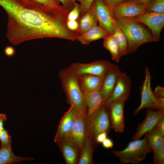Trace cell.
<instances>
[{
    "mask_svg": "<svg viewBox=\"0 0 164 164\" xmlns=\"http://www.w3.org/2000/svg\"><path fill=\"white\" fill-rule=\"evenodd\" d=\"M136 3L145 6L152 0H132Z\"/></svg>",
    "mask_w": 164,
    "mask_h": 164,
    "instance_id": "b9f144b4",
    "label": "cell"
},
{
    "mask_svg": "<svg viewBox=\"0 0 164 164\" xmlns=\"http://www.w3.org/2000/svg\"><path fill=\"white\" fill-rule=\"evenodd\" d=\"M131 86V80L130 77L125 73L121 72L112 93L105 101V104L116 100L125 102L129 97Z\"/></svg>",
    "mask_w": 164,
    "mask_h": 164,
    "instance_id": "9c48e42d",
    "label": "cell"
},
{
    "mask_svg": "<svg viewBox=\"0 0 164 164\" xmlns=\"http://www.w3.org/2000/svg\"><path fill=\"white\" fill-rule=\"evenodd\" d=\"M94 0H82L80 4V17L88 10Z\"/></svg>",
    "mask_w": 164,
    "mask_h": 164,
    "instance_id": "1f68e13d",
    "label": "cell"
},
{
    "mask_svg": "<svg viewBox=\"0 0 164 164\" xmlns=\"http://www.w3.org/2000/svg\"><path fill=\"white\" fill-rule=\"evenodd\" d=\"M77 112L74 107L70 105L68 110L64 113L60 121L54 138L55 142L56 143L68 137L73 124Z\"/></svg>",
    "mask_w": 164,
    "mask_h": 164,
    "instance_id": "9a60e30c",
    "label": "cell"
},
{
    "mask_svg": "<svg viewBox=\"0 0 164 164\" xmlns=\"http://www.w3.org/2000/svg\"><path fill=\"white\" fill-rule=\"evenodd\" d=\"M59 75L68 102L77 111H86L85 95L79 86L77 77L70 67L60 71Z\"/></svg>",
    "mask_w": 164,
    "mask_h": 164,
    "instance_id": "3957f363",
    "label": "cell"
},
{
    "mask_svg": "<svg viewBox=\"0 0 164 164\" xmlns=\"http://www.w3.org/2000/svg\"><path fill=\"white\" fill-rule=\"evenodd\" d=\"M115 19L132 18L145 12V6L138 4L129 0L111 9Z\"/></svg>",
    "mask_w": 164,
    "mask_h": 164,
    "instance_id": "5bb4252c",
    "label": "cell"
},
{
    "mask_svg": "<svg viewBox=\"0 0 164 164\" xmlns=\"http://www.w3.org/2000/svg\"><path fill=\"white\" fill-rule=\"evenodd\" d=\"M82 0H75L76 1H78L80 3L81 2Z\"/></svg>",
    "mask_w": 164,
    "mask_h": 164,
    "instance_id": "7bdbcfd3",
    "label": "cell"
},
{
    "mask_svg": "<svg viewBox=\"0 0 164 164\" xmlns=\"http://www.w3.org/2000/svg\"><path fill=\"white\" fill-rule=\"evenodd\" d=\"M127 41L128 53H135L142 44L156 42L151 33L142 23L130 18L116 19Z\"/></svg>",
    "mask_w": 164,
    "mask_h": 164,
    "instance_id": "7a4b0ae2",
    "label": "cell"
},
{
    "mask_svg": "<svg viewBox=\"0 0 164 164\" xmlns=\"http://www.w3.org/2000/svg\"><path fill=\"white\" fill-rule=\"evenodd\" d=\"M153 91L156 98H164V87L158 85Z\"/></svg>",
    "mask_w": 164,
    "mask_h": 164,
    "instance_id": "8d00e7d4",
    "label": "cell"
},
{
    "mask_svg": "<svg viewBox=\"0 0 164 164\" xmlns=\"http://www.w3.org/2000/svg\"><path fill=\"white\" fill-rule=\"evenodd\" d=\"M104 77L89 74H84L78 76V82L82 92L85 95L91 91H100Z\"/></svg>",
    "mask_w": 164,
    "mask_h": 164,
    "instance_id": "e0dca14e",
    "label": "cell"
},
{
    "mask_svg": "<svg viewBox=\"0 0 164 164\" xmlns=\"http://www.w3.org/2000/svg\"><path fill=\"white\" fill-rule=\"evenodd\" d=\"M145 135H146L148 143L153 152L159 150L164 145V136L157 132L154 128Z\"/></svg>",
    "mask_w": 164,
    "mask_h": 164,
    "instance_id": "d4e9b609",
    "label": "cell"
},
{
    "mask_svg": "<svg viewBox=\"0 0 164 164\" xmlns=\"http://www.w3.org/2000/svg\"><path fill=\"white\" fill-rule=\"evenodd\" d=\"M108 132H104L98 134L95 138V140L97 143H102L107 138Z\"/></svg>",
    "mask_w": 164,
    "mask_h": 164,
    "instance_id": "74e56055",
    "label": "cell"
},
{
    "mask_svg": "<svg viewBox=\"0 0 164 164\" xmlns=\"http://www.w3.org/2000/svg\"><path fill=\"white\" fill-rule=\"evenodd\" d=\"M110 35L108 32L99 25H97L85 32L79 35L77 40L82 44L88 45L94 41L104 39Z\"/></svg>",
    "mask_w": 164,
    "mask_h": 164,
    "instance_id": "d6986e66",
    "label": "cell"
},
{
    "mask_svg": "<svg viewBox=\"0 0 164 164\" xmlns=\"http://www.w3.org/2000/svg\"><path fill=\"white\" fill-rule=\"evenodd\" d=\"M128 0H125V2L127 1H128Z\"/></svg>",
    "mask_w": 164,
    "mask_h": 164,
    "instance_id": "ee69618b",
    "label": "cell"
},
{
    "mask_svg": "<svg viewBox=\"0 0 164 164\" xmlns=\"http://www.w3.org/2000/svg\"><path fill=\"white\" fill-rule=\"evenodd\" d=\"M94 151L91 139L86 137L83 143L78 163L91 164L93 163L92 155Z\"/></svg>",
    "mask_w": 164,
    "mask_h": 164,
    "instance_id": "603a6c76",
    "label": "cell"
},
{
    "mask_svg": "<svg viewBox=\"0 0 164 164\" xmlns=\"http://www.w3.org/2000/svg\"><path fill=\"white\" fill-rule=\"evenodd\" d=\"M91 5L95 10L99 25L112 35L117 22L111 9L102 0H94Z\"/></svg>",
    "mask_w": 164,
    "mask_h": 164,
    "instance_id": "52a82bcc",
    "label": "cell"
},
{
    "mask_svg": "<svg viewBox=\"0 0 164 164\" xmlns=\"http://www.w3.org/2000/svg\"><path fill=\"white\" fill-rule=\"evenodd\" d=\"M146 114L145 118L138 125L132 140L140 139L154 128L158 121L164 117V110L154 111L151 108H147Z\"/></svg>",
    "mask_w": 164,
    "mask_h": 164,
    "instance_id": "4fadbf2b",
    "label": "cell"
},
{
    "mask_svg": "<svg viewBox=\"0 0 164 164\" xmlns=\"http://www.w3.org/2000/svg\"><path fill=\"white\" fill-rule=\"evenodd\" d=\"M155 130L162 136H164V117L162 118L154 127Z\"/></svg>",
    "mask_w": 164,
    "mask_h": 164,
    "instance_id": "d6a6232c",
    "label": "cell"
},
{
    "mask_svg": "<svg viewBox=\"0 0 164 164\" xmlns=\"http://www.w3.org/2000/svg\"><path fill=\"white\" fill-rule=\"evenodd\" d=\"M154 164H164V145L159 150L154 152Z\"/></svg>",
    "mask_w": 164,
    "mask_h": 164,
    "instance_id": "f546056e",
    "label": "cell"
},
{
    "mask_svg": "<svg viewBox=\"0 0 164 164\" xmlns=\"http://www.w3.org/2000/svg\"><path fill=\"white\" fill-rule=\"evenodd\" d=\"M152 151L145 135L143 139L132 140L130 142L124 149L114 150L112 152L122 163L137 164L145 159L147 155Z\"/></svg>",
    "mask_w": 164,
    "mask_h": 164,
    "instance_id": "277c9868",
    "label": "cell"
},
{
    "mask_svg": "<svg viewBox=\"0 0 164 164\" xmlns=\"http://www.w3.org/2000/svg\"><path fill=\"white\" fill-rule=\"evenodd\" d=\"M56 143L60 149L66 163L75 164L78 158V150H80L77 146L67 138Z\"/></svg>",
    "mask_w": 164,
    "mask_h": 164,
    "instance_id": "ac0fdd59",
    "label": "cell"
},
{
    "mask_svg": "<svg viewBox=\"0 0 164 164\" xmlns=\"http://www.w3.org/2000/svg\"><path fill=\"white\" fill-rule=\"evenodd\" d=\"M87 116L86 111H77L72 127L67 138L77 146L80 151L86 137L85 119Z\"/></svg>",
    "mask_w": 164,
    "mask_h": 164,
    "instance_id": "7c38bea8",
    "label": "cell"
},
{
    "mask_svg": "<svg viewBox=\"0 0 164 164\" xmlns=\"http://www.w3.org/2000/svg\"><path fill=\"white\" fill-rule=\"evenodd\" d=\"M145 79L141 91V100L139 105L135 109L133 114H137L144 108L155 110L157 98L155 97L151 86V75L147 67L145 69Z\"/></svg>",
    "mask_w": 164,
    "mask_h": 164,
    "instance_id": "30bf717a",
    "label": "cell"
},
{
    "mask_svg": "<svg viewBox=\"0 0 164 164\" xmlns=\"http://www.w3.org/2000/svg\"><path fill=\"white\" fill-rule=\"evenodd\" d=\"M112 64L108 60H99L86 63H74L70 67L77 77L84 74L104 77Z\"/></svg>",
    "mask_w": 164,
    "mask_h": 164,
    "instance_id": "8992f818",
    "label": "cell"
},
{
    "mask_svg": "<svg viewBox=\"0 0 164 164\" xmlns=\"http://www.w3.org/2000/svg\"><path fill=\"white\" fill-rule=\"evenodd\" d=\"M121 72L117 65L112 64L105 76L101 87L99 91L104 101L112 93L118 76Z\"/></svg>",
    "mask_w": 164,
    "mask_h": 164,
    "instance_id": "2e32d148",
    "label": "cell"
},
{
    "mask_svg": "<svg viewBox=\"0 0 164 164\" xmlns=\"http://www.w3.org/2000/svg\"><path fill=\"white\" fill-rule=\"evenodd\" d=\"M102 146L107 149H111L114 146V143L113 141L109 138H107L101 143Z\"/></svg>",
    "mask_w": 164,
    "mask_h": 164,
    "instance_id": "f35d334b",
    "label": "cell"
},
{
    "mask_svg": "<svg viewBox=\"0 0 164 164\" xmlns=\"http://www.w3.org/2000/svg\"><path fill=\"white\" fill-rule=\"evenodd\" d=\"M104 46L110 52L111 59L118 63L122 55L118 46L112 35H109L103 39Z\"/></svg>",
    "mask_w": 164,
    "mask_h": 164,
    "instance_id": "cb8c5ba5",
    "label": "cell"
},
{
    "mask_svg": "<svg viewBox=\"0 0 164 164\" xmlns=\"http://www.w3.org/2000/svg\"><path fill=\"white\" fill-rule=\"evenodd\" d=\"M69 12L73 8L76 2L75 0H59Z\"/></svg>",
    "mask_w": 164,
    "mask_h": 164,
    "instance_id": "836d02e7",
    "label": "cell"
},
{
    "mask_svg": "<svg viewBox=\"0 0 164 164\" xmlns=\"http://www.w3.org/2000/svg\"><path fill=\"white\" fill-rule=\"evenodd\" d=\"M86 137L91 139L95 138L99 134L104 132H108L111 128L108 111L105 104L99 109L85 119Z\"/></svg>",
    "mask_w": 164,
    "mask_h": 164,
    "instance_id": "5b68a950",
    "label": "cell"
},
{
    "mask_svg": "<svg viewBox=\"0 0 164 164\" xmlns=\"http://www.w3.org/2000/svg\"><path fill=\"white\" fill-rule=\"evenodd\" d=\"M148 26L156 42L159 41L161 32L164 27V13L145 12L136 17L130 18Z\"/></svg>",
    "mask_w": 164,
    "mask_h": 164,
    "instance_id": "ba28073f",
    "label": "cell"
},
{
    "mask_svg": "<svg viewBox=\"0 0 164 164\" xmlns=\"http://www.w3.org/2000/svg\"><path fill=\"white\" fill-rule=\"evenodd\" d=\"M102 1L111 9L124 2L125 0H102Z\"/></svg>",
    "mask_w": 164,
    "mask_h": 164,
    "instance_id": "e575fe53",
    "label": "cell"
},
{
    "mask_svg": "<svg viewBox=\"0 0 164 164\" xmlns=\"http://www.w3.org/2000/svg\"><path fill=\"white\" fill-rule=\"evenodd\" d=\"M34 159L32 158L16 155L12 150V145L0 147V164L19 163L24 161Z\"/></svg>",
    "mask_w": 164,
    "mask_h": 164,
    "instance_id": "7402d4cb",
    "label": "cell"
},
{
    "mask_svg": "<svg viewBox=\"0 0 164 164\" xmlns=\"http://www.w3.org/2000/svg\"><path fill=\"white\" fill-rule=\"evenodd\" d=\"M80 4L76 2L74 7L68 14L67 20H78L80 17Z\"/></svg>",
    "mask_w": 164,
    "mask_h": 164,
    "instance_id": "f1b7e54d",
    "label": "cell"
},
{
    "mask_svg": "<svg viewBox=\"0 0 164 164\" xmlns=\"http://www.w3.org/2000/svg\"><path fill=\"white\" fill-rule=\"evenodd\" d=\"M4 52L6 56H12L15 53V50L14 47L11 46H8L5 47Z\"/></svg>",
    "mask_w": 164,
    "mask_h": 164,
    "instance_id": "ab89813d",
    "label": "cell"
},
{
    "mask_svg": "<svg viewBox=\"0 0 164 164\" xmlns=\"http://www.w3.org/2000/svg\"><path fill=\"white\" fill-rule=\"evenodd\" d=\"M87 116H89L105 104L104 100L99 91H93L85 95Z\"/></svg>",
    "mask_w": 164,
    "mask_h": 164,
    "instance_id": "ffe728a7",
    "label": "cell"
},
{
    "mask_svg": "<svg viewBox=\"0 0 164 164\" xmlns=\"http://www.w3.org/2000/svg\"><path fill=\"white\" fill-rule=\"evenodd\" d=\"M0 147L12 145L11 136L9 134L8 131L4 128L0 132Z\"/></svg>",
    "mask_w": 164,
    "mask_h": 164,
    "instance_id": "83f0119b",
    "label": "cell"
},
{
    "mask_svg": "<svg viewBox=\"0 0 164 164\" xmlns=\"http://www.w3.org/2000/svg\"><path fill=\"white\" fill-rule=\"evenodd\" d=\"M125 101L116 100L105 104L107 107L111 128L122 133L125 129L124 107Z\"/></svg>",
    "mask_w": 164,
    "mask_h": 164,
    "instance_id": "8fae6325",
    "label": "cell"
},
{
    "mask_svg": "<svg viewBox=\"0 0 164 164\" xmlns=\"http://www.w3.org/2000/svg\"><path fill=\"white\" fill-rule=\"evenodd\" d=\"M32 2L49 7H56L60 5L59 0H28Z\"/></svg>",
    "mask_w": 164,
    "mask_h": 164,
    "instance_id": "4dcf8cb0",
    "label": "cell"
},
{
    "mask_svg": "<svg viewBox=\"0 0 164 164\" xmlns=\"http://www.w3.org/2000/svg\"><path fill=\"white\" fill-rule=\"evenodd\" d=\"M112 36L118 46L122 56L128 55V43L127 39L117 23L114 27Z\"/></svg>",
    "mask_w": 164,
    "mask_h": 164,
    "instance_id": "484cf974",
    "label": "cell"
},
{
    "mask_svg": "<svg viewBox=\"0 0 164 164\" xmlns=\"http://www.w3.org/2000/svg\"><path fill=\"white\" fill-rule=\"evenodd\" d=\"M145 12L164 13V0H152L145 5Z\"/></svg>",
    "mask_w": 164,
    "mask_h": 164,
    "instance_id": "4316f807",
    "label": "cell"
},
{
    "mask_svg": "<svg viewBox=\"0 0 164 164\" xmlns=\"http://www.w3.org/2000/svg\"><path fill=\"white\" fill-rule=\"evenodd\" d=\"M79 23V33L81 35L97 25V18L94 9L91 5L87 11L78 20Z\"/></svg>",
    "mask_w": 164,
    "mask_h": 164,
    "instance_id": "44dd1931",
    "label": "cell"
},
{
    "mask_svg": "<svg viewBox=\"0 0 164 164\" xmlns=\"http://www.w3.org/2000/svg\"><path fill=\"white\" fill-rule=\"evenodd\" d=\"M7 119V118L5 114H0V132L4 128V123Z\"/></svg>",
    "mask_w": 164,
    "mask_h": 164,
    "instance_id": "60d3db41",
    "label": "cell"
},
{
    "mask_svg": "<svg viewBox=\"0 0 164 164\" xmlns=\"http://www.w3.org/2000/svg\"><path fill=\"white\" fill-rule=\"evenodd\" d=\"M67 25L68 28L73 31H78L79 32V23L78 20H67Z\"/></svg>",
    "mask_w": 164,
    "mask_h": 164,
    "instance_id": "d590c367",
    "label": "cell"
},
{
    "mask_svg": "<svg viewBox=\"0 0 164 164\" xmlns=\"http://www.w3.org/2000/svg\"><path fill=\"white\" fill-rule=\"evenodd\" d=\"M8 16L6 36L14 45L46 38L74 41L77 31L67 25L69 12L63 6L49 7L28 0H0Z\"/></svg>",
    "mask_w": 164,
    "mask_h": 164,
    "instance_id": "6da1fadb",
    "label": "cell"
}]
</instances>
